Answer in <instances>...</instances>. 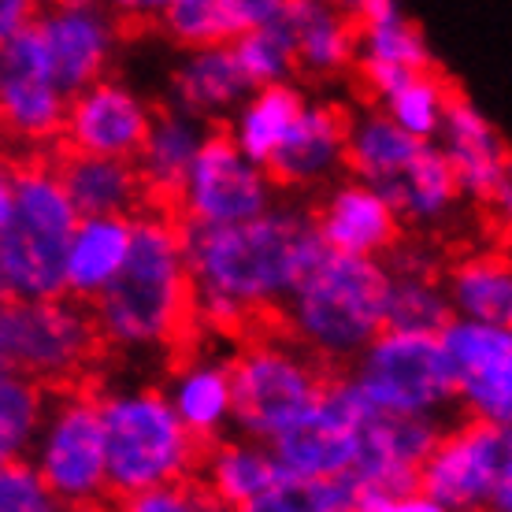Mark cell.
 I'll list each match as a JSON object with an SVG mask.
<instances>
[{
    "mask_svg": "<svg viewBox=\"0 0 512 512\" xmlns=\"http://www.w3.org/2000/svg\"><path fill=\"white\" fill-rule=\"evenodd\" d=\"M104 338L127 353L149 346L164 353V372L197 368L212 334L197 320L193 279L182 260V242L156 219L130 223V249L119 275L90 297Z\"/></svg>",
    "mask_w": 512,
    "mask_h": 512,
    "instance_id": "1",
    "label": "cell"
},
{
    "mask_svg": "<svg viewBox=\"0 0 512 512\" xmlns=\"http://www.w3.org/2000/svg\"><path fill=\"white\" fill-rule=\"evenodd\" d=\"M323 253L327 245L305 205L264 212L234 227H190L182 234V260L193 286L231 301H282Z\"/></svg>",
    "mask_w": 512,
    "mask_h": 512,
    "instance_id": "2",
    "label": "cell"
},
{
    "mask_svg": "<svg viewBox=\"0 0 512 512\" xmlns=\"http://www.w3.org/2000/svg\"><path fill=\"white\" fill-rule=\"evenodd\" d=\"M119 360L123 353L104 338L90 297L0 301V372L34 383L45 397H104Z\"/></svg>",
    "mask_w": 512,
    "mask_h": 512,
    "instance_id": "3",
    "label": "cell"
},
{
    "mask_svg": "<svg viewBox=\"0 0 512 512\" xmlns=\"http://www.w3.org/2000/svg\"><path fill=\"white\" fill-rule=\"evenodd\" d=\"M104 498L127 501L175 479H197L208 453L197 446L160 390L104 397Z\"/></svg>",
    "mask_w": 512,
    "mask_h": 512,
    "instance_id": "4",
    "label": "cell"
},
{
    "mask_svg": "<svg viewBox=\"0 0 512 512\" xmlns=\"http://www.w3.org/2000/svg\"><path fill=\"white\" fill-rule=\"evenodd\" d=\"M223 372L234 420L260 438H279L282 431H290L320 405L331 386L349 375L312 353L294 331L238 346Z\"/></svg>",
    "mask_w": 512,
    "mask_h": 512,
    "instance_id": "5",
    "label": "cell"
},
{
    "mask_svg": "<svg viewBox=\"0 0 512 512\" xmlns=\"http://www.w3.org/2000/svg\"><path fill=\"white\" fill-rule=\"evenodd\" d=\"M386 282L375 260L323 253L320 264L297 282L290 323L312 353L349 372V360L383 338Z\"/></svg>",
    "mask_w": 512,
    "mask_h": 512,
    "instance_id": "6",
    "label": "cell"
},
{
    "mask_svg": "<svg viewBox=\"0 0 512 512\" xmlns=\"http://www.w3.org/2000/svg\"><path fill=\"white\" fill-rule=\"evenodd\" d=\"M509 427L464 416L420 468V494L442 509L509 512Z\"/></svg>",
    "mask_w": 512,
    "mask_h": 512,
    "instance_id": "7",
    "label": "cell"
},
{
    "mask_svg": "<svg viewBox=\"0 0 512 512\" xmlns=\"http://www.w3.org/2000/svg\"><path fill=\"white\" fill-rule=\"evenodd\" d=\"M375 409L397 416H423L457 394V375L438 338L383 334L375 338L353 379Z\"/></svg>",
    "mask_w": 512,
    "mask_h": 512,
    "instance_id": "8",
    "label": "cell"
},
{
    "mask_svg": "<svg viewBox=\"0 0 512 512\" xmlns=\"http://www.w3.org/2000/svg\"><path fill=\"white\" fill-rule=\"evenodd\" d=\"M52 420L41 446L38 479L64 509L104 498V397L56 394L49 397Z\"/></svg>",
    "mask_w": 512,
    "mask_h": 512,
    "instance_id": "9",
    "label": "cell"
},
{
    "mask_svg": "<svg viewBox=\"0 0 512 512\" xmlns=\"http://www.w3.org/2000/svg\"><path fill=\"white\" fill-rule=\"evenodd\" d=\"M375 405L357 386L342 379L331 386L316 409L305 420L282 431L275 442L271 461L290 479H338L353 472L360 446V423L368 420Z\"/></svg>",
    "mask_w": 512,
    "mask_h": 512,
    "instance_id": "10",
    "label": "cell"
},
{
    "mask_svg": "<svg viewBox=\"0 0 512 512\" xmlns=\"http://www.w3.org/2000/svg\"><path fill=\"white\" fill-rule=\"evenodd\" d=\"M268 182L238 156L231 119H208V134L186 175V231L234 227L264 216Z\"/></svg>",
    "mask_w": 512,
    "mask_h": 512,
    "instance_id": "11",
    "label": "cell"
},
{
    "mask_svg": "<svg viewBox=\"0 0 512 512\" xmlns=\"http://www.w3.org/2000/svg\"><path fill=\"white\" fill-rule=\"evenodd\" d=\"M153 112L119 82H97L90 90L71 97L64 108V127L56 149L97 160H130L138 164L149 145Z\"/></svg>",
    "mask_w": 512,
    "mask_h": 512,
    "instance_id": "12",
    "label": "cell"
},
{
    "mask_svg": "<svg viewBox=\"0 0 512 512\" xmlns=\"http://www.w3.org/2000/svg\"><path fill=\"white\" fill-rule=\"evenodd\" d=\"M34 23H38L45 52H49L52 82L64 101L104 82V67L112 60V49L119 45L108 8L52 4V8H38Z\"/></svg>",
    "mask_w": 512,
    "mask_h": 512,
    "instance_id": "13",
    "label": "cell"
},
{
    "mask_svg": "<svg viewBox=\"0 0 512 512\" xmlns=\"http://www.w3.org/2000/svg\"><path fill=\"white\" fill-rule=\"evenodd\" d=\"M349 130L353 108L342 101H323L301 112L279 149L264 160V182L286 193H312L327 175L342 171Z\"/></svg>",
    "mask_w": 512,
    "mask_h": 512,
    "instance_id": "14",
    "label": "cell"
},
{
    "mask_svg": "<svg viewBox=\"0 0 512 512\" xmlns=\"http://www.w3.org/2000/svg\"><path fill=\"white\" fill-rule=\"evenodd\" d=\"M305 197V212L320 234V242L327 245V253L383 260L405 234L390 205L360 182H346V186H334L327 193L312 190Z\"/></svg>",
    "mask_w": 512,
    "mask_h": 512,
    "instance_id": "15",
    "label": "cell"
},
{
    "mask_svg": "<svg viewBox=\"0 0 512 512\" xmlns=\"http://www.w3.org/2000/svg\"><path fill=\"white\" fill-rule=\"evenodd\" d=\"M457 390L468 397V416L490 423H509V372H512V346L505 327L487 323H449L442 331Z\"/></svg>",
    "mask_w": 512,
    "mask_h": 512,
    "instance_id": "16",
    "label": "cell"
},
{
    "mask_svg": "<svg viewBox=\"0 0 512 512\" xmlns=\"http://www.w3.org/2000/svg\"><path fill=\"white\" fill-rule=\"evenodd\" d=\"M49 171L56 175L64 197L78 219H123L138 223L149 212V186L138 164L130 160H97L49 149Z\"/></svg>",
    "mask_w": 512,
    "mask_h": 512,
    "instance_id": "17",
    "label": "cell"
},
{
    "mask_svg": "<svg viewBox=\"0 0 512 512\" xmlns=\"http://www.w3.org/2000/svg\"><path fill=\"white\" fill-rule=\"evenodd\" d=\"M290 78L305 86H323L346 78L364 38L357 4H290Z\"/></svg>",
    "mask_w": 512,
    "mask_h": 512,
    "instance_id": "18",
    "label": "cell"
},
{
    "mask_svg": "<svg viewBox=\"0 0 512 512\" xmlns=\"http://www.w3.org/2000/svg\"><path fill=\"white\" fill-rule=\"evenodd\" d=\"M442 294L449 308H461L487 327L509 331L512 316V279L509 245H468L442 260Z\"/></svg>",
    "mask_w": 512,
    "mask_h": 512,
    "instance_id": "19",
    "label": "cell"
},
{
    "mask_svg": "<svg viewBox=\"0 0 512 512\" xmlns=\"http://www.w3.org/2000/svg\"><path fill=\"white\" fill-rule=\"evenodd\" d=\"M130 249V223L123 219H82L67 245V294L97 297L116 279Z\"/></svg>",
    "mask_w": 512,
    "mask_h": 512,
    "instance_id": "20",
    "label": "cell"
},
{
    "mask_svg": "<svg viewBox=\"0 0 512 512\" xmlns=\"http://www.w3.org/2000/svg\"><path fill=\"white\" fill-rule=\"evenodd\" d=\"M423 141L409 138L405 130H397L386 112H372L360 127L349 130L346 156H342V171L353 179L372 182L368 190L383 186L390 179H401L409 164L420 156Z\"/></svg>",
    "mask_w": 512,
    "mask_h": 512,
    "instance_id": "21",
    "label": "cell"
},
{
    "mask_svg": "<svg viewBox=\"0 0 512 512\" xmlns=\"http://www.w3.org/2000/svg\"><path fill=\"white\" fill-rule=\"evenodd\" d=\"M245 86L249 82L234 64L231 45L197 49L175 71V93L182 101V112H190L197 119H223V112L242 97Z\"/></svg>",
    "mask_w": 512,
    "mask_h": 512,
    "instance_id": "22",
    "label": "cell"
},
{
    "mask_svg": "<svg viewBox=\"0 0 512 512\" xmlns=\"http://www.w3.org/2000/svg\"><path fill=\"white\" fill-rule=\"evenodd\" d=\"M390 290H386V316L383 334H423L438 338L453 323L442 282L427 271H383Z\"/></svg>",
    "mask_w": 512,
    "mask_h": 512,
    "instance_id": "23",
    "label": "cell"
},
{
    "mask_svg": "<svg viewBox=\"0 0 512 512\" xmlns=\"http://www.w3.org/2000/svg\"><path fill=\"white\" fill-rule=\"evenodd\" d=\"M212 498L223 505L227 512H242L253 498H260L264 490L279 479V468L271 461V453L256 446H242V442H219L212 453H208L205 468L197 475Z\"/></svg>",
    "mask_w": 512,
    "mask_h": 512,
    "instance_id": "24",
    "label": "cell"
},
{
    "mask_svg": "<svg viewBox=\"0 0 512 512\" xmlns=\"http://www.w3.org/2000/svg\"><path fill=\"white\" fill-rule=\"evenodd\" d=\"M227 412H231V390H227V372L223 368L197 364L190 372H182L175 416L182 420L186 435L197 446H216V442H223L219 423H223Z\"/></svg>",
    "mask_w": 512,
    "mask_h": 512,
    "instance_id": "25",
    "label": "cell"
},
{
    "mask_svg": "<svg viewBox=\"0 0 512 512\" xmlns=\"http://www.w3.org/2000/svg\"><path fill=\"white\" fill-rule=\"evenodd\" d=\"M360 487L353 475L338 479H290L282 475L242 512H357Z\"/></svg>",
    "mask_w": 512,
    "mask_h": 512,
    "instance_id": "26",
    "label": "cell"
},
{
    "mask_svg": "<svg viewBox=\"0 0 512 512\" xmlns=\"http://www.w3.org/2000/svg\"><path fill=\"white\" fill-rule=\"evenodd\" d=\"M457 90H461L457 78L449 75L442 64L416 71L409 78V86L390 97V123L416 141L431 138L438 123H442V108H446V101Z\"/></svg>",
    "mask_w": 512,
    "mask_h": 512,
    "instance_id": "27",
    "label": "cell"
},
{
    "mask_svg": "<svg viewBox=\"0 0 512 512\" xmlns=\"http://www.w3.org/2000/svg\"><path fill=\"white\" fill-rule=\"evenodd\" d=\"M305 112V101H301V93L294 86H264L260 97L249 104V112L242 119V149L249 160L256 164H264L275 149L282 145V138L290 134L297 119Z\"/></svg>",
    "mask_w": 512,
    "mask_h": 512,
    "instance_id": "28",
    "label": "cell"
},
{
    "mask_svg": "<svg viewBox=\"0 0 512 512\" xmlns=\"http://www.w3.org/2000/svg\"><path fill=\"white\" fill-rule=\"evenodd\" d=\"M45 394L12 372H0V468L23 461V449L38 431Z\"/></svg>",
    "mask_w": 512,
    "mask_h": 512,
    "instance_id": "29",
    "label": "cell"
},
{
    "mask_svg": "<svg viewBox=\"0 0 512 512\" xmlns=\"http://www.w3.org/2000/svg\"><path fill=\"white\" fill-rule=\"evenodd\" d=\"M0 512H67L26 461L0 468Z\"/></svg>",
    "mask_w": 512,
    "mask_h": 512,
    "instance_id": "30",
    "label": "cell"
},
{
    "mask_svg": "<svg viewBox=\"0 0 512 512\" xmlns=\"http://www.w3.org/2000/svg\"><path fill=\"white\" fill-rule=\"evenodd\" d=\"M357 512H446L442 505L427 501L423 494H409V498H383V494H368L360 490Z\"/></svg>",
    "mask_w": 512,
    "mask_h": 512,
    "instance_id": "31",
    "label": "cell"
},
{
    "mask_svg": "<svg viewBox=\"0 0 512 512\" xmlns=\"http://www.w3.org/2000/svg\"><path fill=\"white\" fill-rule=\"evenodd\" d=\"M38 15V4H23V0H0V49L23 30L30 19Z\"/></svg>",
    "mask_w": 512,
    "mask_h": 512,
    "instance_id": "32",
    "label": "cell"
}]
</instances>
